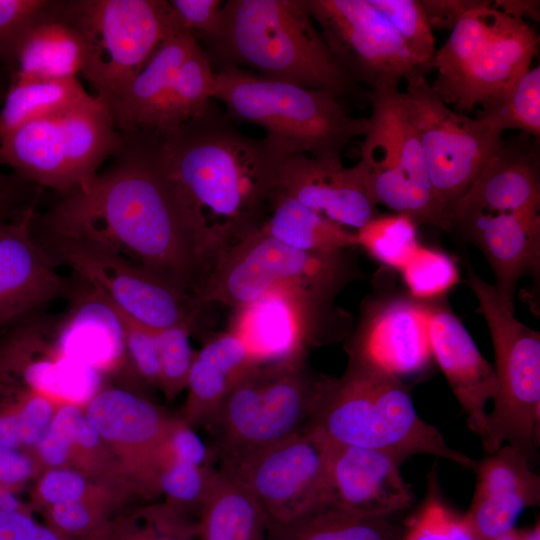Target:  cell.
<instances>
[{"instance_id": "cell-1", "label": "cell", "mask_w": 540, "mask_h": 540, "mask_svg": "<svg viewBox=\"0 0 540 540\" xmlns=\"http://www.w3.org/2000/svg\"><path fill=\"white\" fill-rule=\"evenodd\" d=\"M111 159L105 169L35 216V231L99 244L204 303L226 251L189 220L163 167L157 136L122 134Z\"/></svg>"}, {"instance_id": "cell-2", "label": "cell", "mask_w": 540, "mask_h": 540, "mask_svg": "<svg viewBox=\"0 0 540 540\" xmlns=\"http://www.w3.org/2000/svg\"><path fill=\"white\" fill-rule=\"evenodd\" d=\"M211 108L158 139L163 167L193 226L227 250L257 231L278 188L283 160Z\"/></svg>"}, {"instance_id": "cell-3", "label": "cell", "mask_w": 540, "mask_h": 540, "mask_svg": "<svg viewBox=\"0 0 540 540\" xmlns=\"http://www.w3.org/2000/svg\"><path fill=\"white\" fill-rule=\"evenodd\" d=\"M204 51L220 67L339 96L354 82L330 52L305 0H228Z\"/></svg>"}, {"instance_id": "cell-4", "label": "cell", "mask_w": 540, "mask_h": 540, "mask_svg": "<svg viewBox=\"0 0 540 540\" xmlns=\"http://www.w3.org/2000/svg\"><path fill=\"white\" fill-rule=\"evenodd\" d=\"M306 427L330 444L383 451L402 463L417 454L470 469L476 462L450 448L440 431L421 419L402 379L355 355H348L342 377L329 378Z\"/></svg>"}, {"instance_id": "cell-5", "label": "cell", "mask_w": 540, "mask_h": 540, "mask_svg": "<svg viewBox=\"0 0 540 540\" xmlns=\"http://www.w3.org/2000/svg\"><path fill=\"white\" fill-rule=\"evenodd\" d=\"M213 99L224 104L229 120L263 128L264 139L283 157L305 154L342 165V151L369 127L368 117L349 116L330 92L233 66L216 71Z\"/></svg>"}, {"instance_id": "cell-6", "label": "cell", "mask_w": 540, "mask_h": 540, "mask_svg": "<svg viewBox=\"0 0 540 540\" xmlns=\"http://www.w3.org/2000/svg\"><path fill=\"white\" fill-rule=\"evenodd\" d=\"M538 47L539 37L525 20L481 0L436 50L431 69L437 75L430 86L454 111L471 112L487 96L524 75Z\"/></svg>"}, {"instance_id": "cell-7", "label": "cell", "mask_w": 540, "mask_h": 540, "mask_svg": "<svg viewBox=\"0 0 540 540\" xmlns=\"http://www.w3.org/2000/svg\"><path fill=\"white\" fill-rule=\"evenodd\" d=\"M467 284L478 301L490 331L497 393L486 418L481 442L491 454L505 442L520 451L534 467L540 425V334L519 321L493 285L482 279L465 260Z\"/></svg>"}, {"instance_id": "cell-8", "label": "cell", "mask_w": 540, "mask_h": 540, "mask_svg": "<svg viewBox=\"0 0 540 540\" xmlns=\"http://www.w3.org/2000/svg\"><path fill=\"white\" fill-rule=\"evenodd\" d=\"M328 379L310 372L304 360L252 367L232 386L209 424L223 466L303 430Z\"/></svg>"}, {"instance_id": "cell-9", "label": "cell", "mask_w": 540, "mask_h": 540, "mask_svg": "<svg viewBox=\"0 0 540 540\" xmlns=\"http://www.w3.org/2000/svg\"><path fill=\"white\" fill-rule=\"evenodd\" d=\"M121 142L109 107L93 96L1 137L0 163L30 184L64 194L100 171Z\"/></svg>"}, {"instance_id": "cell-10", "label": "cell", "mask_w": 540, "mask_h": 540, "mask_svg": "<svg viewBox=\"0 0 540 540\" xmlns=\"http://www.w3.org/2000/svg\"><path fill=\"white\" fill-rule=\"evenodd\" d=\"M61 14L85 43L81 75L108 107L160 43L179 31L166 0H63Z\"/></svg>"}, {"instance_id": "cell-11", "label": "cell", "mask_w": 540, "mask_h": 540, "mask_svg": "<svg viewBox=\"0 0 540 540\" xmlns=\"http://www.w3.org/2000/svg\"><path fill=\"white\" fill-rule=\"evenodd\" d=\"M34 232L56 266H68L138 322L156 331L199 325L207 305L175 283L94 242Z\"/></svg>"}, {"instance_id": "cell-12", "label": "cell", "mask_w": 540, "mask_h": 540, "mask_svg": "<svg viewBox=\"0 0 540 540\" xmlns=\"http://www.w3.org/2000/svg\"><path fill=\"white\" fill-rule=\"evenodd\" d=\"M349 253V250L331 253L298 250L258 229L227 249L203 302L235 308L286 283L334 301L359 276Z\"/></svg>"}, {"instance_id": "cell-13", "label": "cell", "mask_w": 540, "mask_h": 540, "mask_svg": "<svg viewBox=\"0 0 540 540\" xmlns=\"http://www.w3.org/2000/svg\"><path fill=\"white\" fill-rule=\"evenodd\" d=\"M369 127L360 161L371 201L431 225L440 206L431 187L418 133L398 88L371 90Z\"/></svg>"}, {"instance_id": "cell-14", "label": "cell", "mask_w": 540, "mask_h": 540, "mask_svg": "<svg viewBox=\"0 0 540 540\" xmlns=\"http://www.w3.org/2000/svg\"><path fill=\"white\" fill-rule=\"evenodd\" d=\"M401 96L418 133L434 195L451 221L455 204L498 149L503 133L450 109L425 75L408 81Z\"/></svg>"}, {"instance_id": "cell-15", "label": "cell", "mask_w": 540, "mask_h": 540, "mask_svg": "<svg viewBox=\"0 0 540 540\" xmlns=\"http://www.w3.org/2000/svg\"><path fill=\"white\" fill-rule=\"evenodd\" d=\"M292 283L280 284L233 309L228 331L246 346L256 365L305 360L314 346L343 337L347 316Z\"/></svg>"}, {"instance_id": "cell-16", "label": "cell", "mask_w": 540, "mask_h": 540, "mask_svg": "<svg viewBox=\"0 0 540 540\" xmlns=\"http://www.w3.org/2000/svg\"><path fill=\"white\" fill-rule=\"evenodd\" d=\"M330 52L355 84L398 88L428 72L369 0H305Z\"/></svg>"}, {"instance_id": "cell-17", "label": "cell", "mask_w": 540, "mask_h": 540, "mask_svg": "<svg viewBox=\"0 0 540 540\" xmlns=\"http://www.w3.org/2000/svg\"><path fill=\"white\" fill-rule=\"evenodd\" d=\"M331 444L309 427L223 466L250 490L269 521L324 505Z\"/></svg>"}, {"instance_id": "cell-18", "label": "cell", "mask_w": 540, "mask_h": 540, "mask_svg": "<svg viewBox=\"0 0 540 540\" xmlns=\"http://www.w3.org/2000/svg\"><path fill=\"white\" fill-rule=\"evenodd\" d=\"M83 411L115 456L132 493L159 495L161 448L171 416L139 393L118 387L101 388Z\"/></svg>"}, {"instance_id": "cell-19", "label": "cell", "mask_w": 540, "mask_h": 540, "mask_svg": "<svg viewBox=\"0 0 540 540\" xmlns=\"http://www.w3.org/2000/svg\"><path fill=\"white\" fill-rule=\"evenodd\" d=\"M23 319L0 335V381L84 406L102 388V374L61 352L56 325Z\"/></svg>"}, {"instance_id": "cell-20", "label": "cell", "mask_w": 540, "mask_h": 540, "mask_svg": "<svg viewBox=\"0 0 540 540\" xmlns=\"http://www.w3.org/2000/svg\"><path fill=\"white\" fill-rule=\"evenodd\" d=\"M432 299L401 293L369 300L346 345L348 355L368 359L400 379L423 373L433 359L428 334Z\"/></svg>"}, {"instance_id": "cell-21", "label": "cell", "mask_w": 540, "mask_h": 540, "mask_svg": "<svg viewBox=\"0 0 540 540\" xmlns=\"http://www.w3.org/2000/svg\"><path fill=\"white\" fill-rule=\"evenodd\" d=\"M35 204L0 220V328L69 292L34 232Z\"/></svg>"}, {"instance_id": "cell-22", "label": "cell", "mask_w": 540, "mask_h": 540, "mask_svg": "<svg viewBox=\"0 0 540 540\" xmlns=\"http://www.w3.org/2000/svg\"><path fill=\"white\" fill-rule=\"evenodd\" d=\"M403 463L374 449L331 444L323 506L369 517H391L411 507Z\"/></svg>"}, {"instance_id": "cell-23", "label": "cell", "mask_w": 540, "mask_h": 540, "mask_svg": "<svg viewBox=\"0 0 540 540\" xmlns=\"http://www.w3.org/2000/svg\"><path fill=\"white\" fill-rule=\"evenodd\" d=\"M428 334L433 359L465 412L469 428L482 442L486 435L485 407L498 388L495 369L448 307L445 297L432 299Z\"/></svg>"}, {"instance_id": "cell-24", "label": "cell", "mask_w": 540, "mask_h": 540, "mask_svg": "<svg viewBox=\"0 0 540 540\" xmlns=\"http://www.w3.org/2000/svg\"><path fill=\"white\" fill-rule=\"evenodd\" d=\"M476 488L464 518L475 540H494L511 529L521 512L540 503V477L526 457L502 445L473 467Z\"/></svg>"}, {"instance_id": "cell-25", "label": "cell", "mask_w": 540, "mask_h": 540, "mask_svg": "<svg viewBox=\"0 0 540 540\" xmlns=\"http://www.w3.org/2000/svg\"><path fill=\"white\" fill-rule=\"evenodd\" d=\"M278 189L327 219L358 230L378 215L365 182V167L332 165L292 154L280 165Z\"/></svg>"}, {"instance_id": "cell-26", "label": "cell", "mask_w": 540, "mask_h": 540, "mask_svg": "<svg viewBox=\"0 0 540 540\" xmlns=\"http://www.w3.org/2000/svg\"><path fill=\"white\" fill-rule=\"evenodd\" d=\"M508 212L540 217L538 140L520 133L503 139L470 188L457 201L455 215Z\"/></svg>"}, {"instance_id": "cell-27", "label": "cell", "mask_w": 540, "mask_h": 540, "mask_svg": "<svg viewBox=\"0 0 540 540\" xmlns=\"http://www.w3.org/2000/svg\"><path fill=\"white\" fill-rule=\"evenodd\" d=\"M452 230L477 246L486 257L500 297L514 307L520 278L540 269V217L508 212L455 215Z\"/></svg>"}, {"instance_id": "cell-28", "label": "cell", "mask_w": 540, "mask_h": 540, "mask_svg": "<svg viewBox=\"0 0 540 540\" xmlns=\"http://www.w3.org/2000/svg\"><path fill=\"white\" fill-rule=\"evenodd\" d=\"M86 287L74 295L71 312L56 325L61 352L101 374L122 371L139 383L128 361L117 313L100 293Z\"/></svg>"}, {"instance_id": "cell-29", "label": "cell", "mask_w": 540, "mask_h": 540, "mask_svg": "<svg viewBox=\"0 0 540 540\" xmlns=\"http://www.w3.org/2000/svg\"><path fill=\"white\" fill-rule=\"evenodd\" d=\"M197 45V39L183 31L171 33L160 43L109 107L118 132H157L178 71Z\"/></svg>"}, {"instance_id": "cell-30", "label": "cell", "mask_w": 540, "mask_h": 540, "mask_svg": "<svg viewBox=\"0 0 540 540\" xmlns=\"http://www.w3.org/2000/svg\"><path fill=\"white\" fill-rule=\"evenodd\" d=\"M255 365L235 334L213 336L196 351L182 418L193 427L210 424L232 386Z\"/></svg>"}, {"instance_id": "cell-31", "label": "cell", "mask_w": 540, "mask_h": 540, "mask_svg": "<svg viewBox=\"0 0 540 540\" xmlns=\"http://www.w3.org/2000/svg\"><path fill=\"white\" fill-rule=\"evenodd\" d=\"M63 0L36 21L23 36L9 77L26 79L78 78L86 63L79 31L61 14Z\"/></svg>"}, {"instance_id": "cell-32", "label": "cell", "mask_w": 540, "mask_h": 540, "mask_svg": "<svg viewBox=\"0 0 540 540\" xmlns=\"http://www.w3.org/2000/svg\"><path fill=\"white\" fill-rule=\"evenodd\" d=\"M269 519L260 503L231 471L218 470L196 519L197 540H266Z\"/></svg>"}, {"instance_id": "cell-33", "label": "cell", "mask_w": 540, "mask_h": 540, "mask_svg": "<svg viewBox=\"0 0 540 540\" xmlns=\"http://www.w3.org/2000/svg\"><path fill=\"white\" fill-rule=\"evenodd\" d=\"M271 215L259 228L268 236L307 252H340L358 247L356 231L333 222L278 188L273 194Z\"/></svg>"}, {"instance_id": "cell-34", "label": "cell", "mask_w": 540, "mask_h": 540, "mask_svg": "<svg viewBox=\"0 0 540 540\" xmlns=\"http://www.w3.org/2000/svg\"><path fill=\"white\" fill-rule=\"evenodd\" d=\"M391 517H369L321 506L287 522L269 521L266 540H402Z\"/></svg>"}, {"instance_id": "cell-35", "label": "cell", "mask_w": 540, "mask_h": 540, "mask_svg": "<svg viewBox=\"0 0 540 540\" xmlns=\"http://www.w3.org/2000/svg\"><path fill=\"white\" fill-rule=\"evenodd\" d=\"M78 78L26 79L9 77L0 108V138L16 128L91 99Z\"/></svg>"}, {"instance_id": "cell-36", "label": "cell", "mask_w": 540, "mask_h": 540, "mask_svg": "<svg viewBox=\"0 0 540 540\" xmlns=\"http://www.w3.org/2000/svg\"><path fill=\"white\" fill-rule=\"evenodd\" d=\"M474 118L503 133L514 129L540 139V67L487 96Z\"/></svg>"}, {"instance_id": "cell-37", "label": "cell", "mask_w": 540, "mask_h": 540, "mask_svg": "<svg viewBox=\"0 0 540 540\" xmlns=\"http://www.w3.org/2000/svg\"><path fill=\"white\" fill-rule=\"evenodd\" d=\"M215 77L216 72L198 43L178 71L155 135L170 132L208 111L212 106Z\"/></svg>"}, {"instance_id": "cell-38", "label": "cell", "mask_w": 540, "mask_h": 540, "mask_svg": "<svg viewBox=\"0 0 540 540\" xmlns=\"http://www.w3.org/2000/svg\"><path fill=\"white\" fill-rule=\"evenodd\" d=\"M104 540H197L196 520L166 503L113 517Z\"/></svg>"}, {"instance_id": "cell-39", "label": "cell", "mask_w": 540, "mask_h": 540, "mask_svg": "<svg viewBox=\"0 0 540 540\" xmlns=\"http://www.w3.org/2000/svg\"><path fill=\"white\" fill-rule=\"evenodd\" d=\"M416 228L404 214H378L356 230L357 244L380 263L401 270L420 246Z\"/></svg>"}, {"instance_id": "cell-40", "label": "cell", "mask_w": 540, "mask_h": 540, "mask_svg": "<svg viewBox=\"0 0 540 540\" xmlns=\"http://www.w3.org/2000/svg\"><path fill=\"white\" fill-rule=\"evenodd\" d=\"M127 495L103 482L94 480L70 467L53 468L43 471L33 488L31 508L42 511L45 508L92 499L124 501Z\"/></svg>"}, {"instance_id": "cell-41", "label": "cell", "mask_w": 540, "mask_h": 540, "mask_svg": "<svg viewBox=\"0 0 540 540\" xmlns=\"http://www.w3.org/2000/svg\"><path fill=\"white\" fill-rule=\"evenodd\" d=\"M402 540H475L464 515L444 500L436 466L428 476L426 497L407 522Z\"/></svg>"}, {"instance_id": "cell-42", "label": "cell", "mask_w": 540, "mask_h": 540, "mask_svg": "<svg viewBox=\"0 0 540 540\" xmlns=\"http://www.w3.org/2000/svg\"><path fill=\"white\" fill-rule=\"evenodd\" d=\"M217 474L214 466L166 462L159 473L158 494L164 495V503L170 507L189 517L195 515L197 519Z\"/></svg>"}, {"instance_id": "cell-43", "label": "cell", "mask_w": 540, "mask_h": 540, "mask_svg": "<svg viewBox=\"0 0 540 540\" xmlns=\"http://www.w3.org/2000/svg\"><path fill=\"white\" fill-rule=\"evenodd\" d=\"M119 502L92 499L54 505L40 513L44 523L72 540H104Z\"/></svg>"}, {"instance_id": "cell-44", "label": "cell", "mask_w": 540, "mask_h": 540, "mask_svg": "<svg viewBox=\"0 0 540 540\" xmlns=\"http://www.w3.org/2000/svg\"><path fill=\"white\" fill-rule=\"evenodd\" d=\"M390 22L404 44L427 70H431L436 49L432 33L419 0H369Z\"/></svg>"}, {"instance_id": "cell-45", "label": "cell", "mask_w": 540, "mask_h": 540, "mask_svg": "<svg viewBox=\"0 0 540 540\" xmlns=\"http://www.w3.org/2000/svg\"><path fill=\"white\" fill-rule=\"evenodd\" d=\"M400 271L409 294L421 299L442 296L459 279L456 265L447 254L421 245Z\"/></svg>"}, {"instance_id": "cell-46", "label": "cell", "mask_w": 540, "mask_h": 540, "mask_svg": "<svg viewBox=\"0 0 540 540\" xmlns=\"http://www.w3.org/2000/svg\"><path fill=\"white\" fill-rule=\"evenodd\" d=\"M192 330L176 326L157 331L159 345L158 388L167 399L175 398L186 389L189 373L196 355L189 336Z\"/></svg>"}, {"instance_id": "cell-47", "label": "cell", "mask_w": 540, "mask_h": 540, "mask_svg": "<svg viewBox=\"0 0 540 540\" xmlns=\"http://www.w3.org/2000/svg\"><path fill=\"white\" fill-rule=\"evenodd\" d=\"M56 3L57 0H0V63L8 75L23 36Z\"/></svg>"}, {"instance_id": "cell-48", "label": "cell", "mask_w": 540, "mask_h": 540, "mask_svg": "<svg viewBox=\"0 0 540 540\" xmlns=\"http://www.w3.org/2000/svg\"><path fill=\"white\" fill-rule=\"evenodd\" d=\"M82 414L80 405L62 403L58 406L49 427L30 450L41 473L53 468H71L73 432Z\"/></svg>"}, {"instance_id": "cell-49", "label": "cell", "mask_w": 540, "mask_h": 540, "mask_svg": "<svg viewBox=\"0 0 540 540\" xmlns=\"http://www.w3.org/2000/svg\"><path fill=\"white\" fill-rule=\"evenodd\" d=\"M112 307L121 324L126 354L135 377L139 383L158 387L159 345L157 331L133 319L114 305Z\"/></svg>"}, {"instance_id": "cell-50", "label": "cell", "mask_w": 540, "mask_h": 540, "mask_svg": "<svg viewBox=\"0 0 540 540\" xmlns=\"http://www.w3.org/2000/svg\"><path fill=\"white\" fill-rule=\"evenodd\" d=\"M217 453L182 417H170L161 448V467L169 461L213 466Z\"/></svg>"}, {"instance_id": "cell-51", "label": "cell", "mask_w": 540, "mask_h": 540, "mask_svg": "<svg viewBox=\"0 0 540 540\" xmlns=\"http://www.w3.org/2000/svg\"><path fill=\"white\" fill-rule=\"evenodd\" d=\"M221 0H170L173 22L179 31L203 39L213 36L220 25Z\"/></svg>"}, {"instance_id": "cell-52", "label": "cell", "mask_w": 540, "mask_h": 540, "mask_svg": "<svg viewBox=\"0 0 540 540\" xmlns=\"http://www.w3.org/2000/svg\"><path fill=\"white\" fill-rule=\"evenodd\" d=\"M19 387L20 440L23 449L31 450L49 427L60 404L44 394Z\"/></svg>"}, {"instance_id": "cell-53", "label": "cell", "mask_w": 540, "mask_h": 540, "mask_svg": "<svg viewBox=\"0 0 540 540\" xmlns=\"http://www.w3.org/2000/svg\"><path fill=\"white\" fill-rule=\"evenodd\" d=\"M0 540H72L33 514L0 510Z\"/></svg>"}, {"instance_id": "cell-54", "label": "cell", "mask_w": 540, "mask_h": 540, "mask_svg": "<svg viewBox=\"0 0 540 540\" xmlns=\"http://www.w3.org/2000/svg\"><path fill=\"white\" fill-rule=\"evenodd\" d=\"M41 470L30 450L0 445V485L18 491Z\"/></svg>"}, {"instance_id": "cell-55", "label": "cell", "mask_w": 540, "mask_h": 540, "mask_svg": "<svg viewBox=\"0 0 540 540\" xmlns=\"http://www.w3.org/2000/svg\"><path fill=\"white\" fill-rule=\"evenodd\" d=\"M31 185L14 173L0 171V220L15 217L35 203L36 198H30Z\"/></svg>"}, {"instance_id": "cell-56", "label": "cell", "mask_w": 540, "mask_h": 540, "mask_svg": "<svg viewBox=\"0 0 540 540\" xmlns=\"http://www.w3.org/2000/svg\"><path fill=\"white\" fill-rule=\"evenodd\" d=\"M433 29L452 30L460 18L481 0H419Z\"/></svg>"}, {"instance_id": "cell-57", "label": "cell", "mask_w": 540, "mask_h": 540, "mask_svg": "<svg viewBox=\"0 0 540 540\" xmlns=\"http://www.w3.org/2000/svg\"><path fill=\"white\" fill-rule=\"evenodd\" d=\"M493 6L508 16L522 19L528 18L534 21L540 19V2L536 0H496Z\"/></svg>"}, {"instance_id": "cell-58", "label": "cell", "mask_w": 540, "mask_h": 540, "mask_svg": "<svg viewBox=\"0 0 540 540\" xmlns=\"http://www.w3.org/2000/svg\"><path fill=\"white\" fill-rule=\"evenodd\" d=\"M521 540H540V525L539 521L536 524L527 530H522Z\"/></svg>"}, {"instance_id": "cell-59", "label": "cell", "mask_w": 540, "mask_h": 540, "mask_svg": "<svg viewBox=\"0 0 540 540\" xmlns=\"http://www.w3.org/2000/svg\"><path fill=\"white\" fill-rule=\"evenodd\" d=\"M5 69H0V108L4 101L8 85H9V76H5Z\"/></svg>"}, {"instance_id": "cell-60", "label": "cell", "mask_w": 540, "mask_h": 540, "mask_svg": "<svg viewBox=\"0 0 540 540\" xmlns=\"http://www.w3.org/2000/svg\"><path fill=\"white\" fill-rule=\"evenodd\" d=\"M522 530H517L515 528L511 529L504 535L494 539V540H521Z\"/></svg>"}]
</instances>
